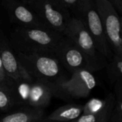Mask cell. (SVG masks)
I'll use <instances>...</instances> for the list:
<instances>
[{
	"instance_id": "1",
	"label": "cell",
	"mask_w": 122,
	"mask_h": 122,
	"mask_svg": "<svg viewBox=\"0 0 122 122\" xmlns=\"http://www.w3.org/2000/svg\"><path fill=\"white\" fill-rule=\"evenodd\" d=\"M64 38L63 34L44 27L17 26L11 33L9 41L15 54L56 58Z\"/></svg>"
},
{
	"instance_id": "2",
	"label": "cell",
	"mask_w": 122,
	"mask_h": 122,
	"mask_svg": "<svg viewBox=\"0 0 122 122\" xmlns=\"http://www.w3.org/2000/svg\"><path fill=\"white\" fill-rule=\"evenodd\" d=\"M15 54L21 65L34 80L54 84L65 79L63 78L61 65L55 57L23 54Z\"/></svg>"
},
{
	"instance_id": "3",
	"label": "cell",
	"mask_w": 122,
	"mask_h": 122,
	"mask_svg": "<svg viewBox=\"0 0 122 122\" xmlns=\"http://www.w3.org/2000/svg\"><path fill=\"white\" fill-rule=\"evenodd\" d=\"M73 17L79 19L83 23L94 39L98 51L110 61L114 54L107 41L94 0H83L79 11Z\"/></svg>"
},
{
	"instance_id": "4",
	"label": "cell",
	"mask_w": 122,
	"mask_h": 122,
	"mask_svg": "<svg viewBox=\"0 0 122 122\" xmlns=\"http://www.w3.org/2000/svg\"><path fill=\"white\" fill-rule=\"evenodd\" d=\"M47 29L64 34L72 16L57 0H24Z\"/></svg>"
},
{
	"instance_id": "5",
	"label": "cell",
	"mask_w": 122,
	"mask_h": 122,
	"mask_svg": "<svg viewBox=\"0 0 122 122\" xmlns=\"http://www.w3.org/2000/svg\"><path fill=\"white\" fill-rule=\"evenodd\" d=\"M56 58L71 74L80 70L93 73L105 67L82 51L65 36L56 51Z\"/></svg>"
},
{
	"instance_id": "6",
	"label": "cell",
	"mask_w": 122,
	"mask_h": 122,
	"mask_svg": "<svg viewBox=\"0 0 122 122\" xmlns=\"http://www.w3.org/2000/svg\"><path fill=\"white\" fill-rule=\"evenodd\" d=\"M94 2L114 56L122 59V30L119 15L110 0H94Z\"/></svg>"
},
{
	"instance_id": "7",
	"label": "cell",
	"mask_w": 122,
	"mask_h": 122,
	"mask_svg": "<svg viewBox=\"0 0 122 122\" xmlns=\"http://www.w3.org/2000/svg\"><path fill=\"white\" fill-rule=\"evenodd\" d=\"M96 86V77L93 73L86 70L75 71L71 74L70 79L53 84L55 95L58 94L73 99L88 97Z\"/></svg>"
},
{
	"instance_id": "8",
	"label": "cell",
	"mask_w": 122,
	"mask_h": 122,
	"mask_svg": "<svg viewBox=\"0 0 122 122\" xmlns=\"http://www.w3.org/2000/svg\"><path fill=\"white\" fill-rule=\"evenodd\" d=\"M64 36L97 62L105 66L108 65V61L98 51L94 39L79 19L71 17Z\"/></svg>"
},
{
	"instance_id": "9",
	"label": "cell",
	"mask_w": 122,
	"mask_h": 122,
	"mask_svg": "<svg viewBox=\"0 0 122 122\" xmlns=\"http://www.w3.org/2000/svg\"><path fill=\"white\" fill-rule=\"evenodd\" d=\"M0 57L6 75L14 81H34L21 65L12 49L10 41L0 29Z\"/></svg>"
},
{
	"instance_id": "10",
	"label": "cell",
	"mask_w": 122,
	"mask_h": 122,
	"mask_svg": "<svg viewBox=\"0 0 122 122\" xmlns=\"http://www.w3.org/2000/svg\"><path fill=\"white\" fill-rule=\"evenodd\" d=\"M2 6L10 19L21 27H44L36 14L23 1L4 0Z\"/></svg>"
},
{
	"instance_id": "11",
	"label": "cell",
	"mask_w": 122,
	"mask_h": 122,
	"mask_svg": "<svg viewBox=\"0 0 122 122\" xmlns=\"http://www.w3.org/2000/svg\"><path fill=\"white\" fill-rule=\"evenodd\" d=\"M54 95H55V91L53 84L34 80L31 84L28 106L34 109H44L49 104Z\"/></svg>"
},
{
	"instance_id": "12",
	"label": "cell",
	"mask_w": 122,
	"mask_h": 122,
	"mask_svg": "<svg viewBox=\"0 0 122 122\" xmlns=\"http://www.w3.org/2000/svg\"><path fill=\"white\" fill-rule=\"evenodd\" d=\"M84 105L67 104L59 107L49 115L46 117V120L57 122H71L80 117L83 113Z\"/></svg>"
},
{
	"instance_id": "13",
	"label": "cell",
	"mask_w": 122,
	"mask_h": 122,
	"mask_svg": "<svg viewBox=\"0 0 122 122\" xmlns=\"http://www.w3.org/2000/svg\"><path fill=\"white\" fill-rule=\"evenodd\" d=\"M45 112L41 109H23L0 119V122H40L44 119Z\"/></svg>"
},
{
	"instance_id": "14",
	"label": "cell",
	"mask_w": 122,
	"mask_h": 122,
	"mask_svg": "<svg viewBox=\"0 0 122 122\" xmlns=\"http://www.w3.org/2000/svg\"><path fill=\"white\" fill-rule=\"evenodd\" d=\"M114 104H115V98L113 93L109 94L104 99L93 98L84 105L83 113L81 115L99 114Z\"/></svg>"
},
{
	"instance_id": "15",
	"label": "cell",
	"mask_w": 122,
	"mask_h": 122,
	"mask_svg": "<svg viewBox=\"0 0 122 122\" xmlns=\"http://www.w3.org/2000/svg\"><path fill=\"white\" fill-rule=\"evenodd\" d=\"M32 82L24 80L14 81L11 91L14 104L28 105Z\"/></svg>"
},
{
	"instance_id": "16",
	"label": "cell",
	"mask_w": 122,
	"mask_h": 122,
	"mask_svg": "<svg viewBox=\"0 0 122 122\" xmlns=\"http://www.w3.org/2000/svg\"><path fill=\"white\" fill-rule=\"evenodd\" d=\"M115 104L112 105L102 113L91 114V115H81L80 117L71 122H109L112 118Z\"/></svg>"
},
{
	"instance_id": "17",
	"label": "cell",
	"mask_w": 122,
	"mask_h": 122,
	"mask_svg": "<svg viewBox=\"0 0 122 122\" xmlns=\"http://www.w3.org/2000/svg\"><path fill=\"white\" fill-rule=\"evenodd\" d=\"M109 74L115 79V80L122 81V59L114 56L108 62Z\"/></svg>"
},
{
	"instance_id": "18",
	"label": "cell",
	"mask_w": 122,
	"mask_h": 122,
	"mask_svg": "<svg viewBox=\"0 0 122 122\" xmlns=\"http://www.w3.org/2000/svg\"><path fill=\"white\" fill-rule=\"evenodd\" d=\"M11 88H6L0 90V110L8 111L14 105V102L11 95Z\"/></svg>"
},
{
	"instance_id": "19",
	"label": "cell",
	"mask_w": 122,
	"mask_h": 122,
	"mask_svg": "<svg viewBox=\"0 0 122 122\" xmlns=\"http://www.w3.org/2000/svg\"><path fill=\"white\" fill-rule=\"evenodd\" d=\"M59 4L68 10L72 16L79 11L83 0H57Z\"/></svg>"
},
{
	"instance_id": "20",
	"label": "cell",
	"mask_w": 122,
	"mask_h": 122,
	"mask_svg": "<svg viewBox=\"0 0 122 122\" xmlns=\"http://www.w3.org/2000/svg\"><path fill=\"white\" fill-rule=\"evenodd\" d=\"M113 94L115 98V109L122 114V81L115 80Z\"/></svg>"
},
{
	"instance_id": "21",
	"label": "cell",
	"mask_w": 122,
	"mask_h": 122,
	"mask_svg": "<svg viewBox=\"0 0 122 122\" xmlns=\"http://www.w3.org/2000/svg\"><path fill=\"white\" fill-rule=\"evenodd\" d=\"M0 81H4V82H10L12 81L11 79H10L6 74L5 70L3 66V64L0 57Z\"/></svg>"
},
{
	"instance_id": "22",
	"label": "cell",
	"mask_w": 122,
	"mask_h": 122,
	"mask_svg": "<svg viewBox=\"0 0 122 122\" xmlns=\"http://www.w3.org/2000/svg\"><path fill=\"white\" fill-rule=\"evenodd\" d=\"M109 122H122V114L117 110L115 107Z\"/></svg>"
},
{
	"instance_id": "23",
	"label": "cell",
	"mask_w": 122,
	"mask_h": 122,
	"mask_svg": "<svg viewBox=\"0 0 122 122\" xmlns=\"http://www.w3.org/2000/svg\"><path fill=\"white\" fill-rule=\"evenodd\" d=\"M14 81H11L10 82H4L0 81V90L4 89H6V88H11L13 84H14Z\"/></svg>"
},
{
	"instance_id": "24",
	"label": "cell",
	"mask_w": 122,
	"mask_h": 122,
	"mask_svg": "<svg viewBox=\"0 0 122 122\" xmlns=\"http://www.w3.org/2000/svg\"><path fill=\"white\" fill-rule=\"evenodd\" d=\"M40 122H54V121H49V120H46L45 119H44L43 120H41Z\"/></svg>"
},
{
	"instance_id": "25",
	"label": "cell",
	"mask_w": 122,
	"mask_h": 122,
	"mask_svg": "<svg viewBox=\"0 0 122 122\" xmlns=\"http://www.w3.org/2000/svg\"><path fill=\"white\" fill-rule=\"evenodd\" d=\"M119 18H120V22H121V26H122V14H119Z\"/></svg>"
}]
</instances>
